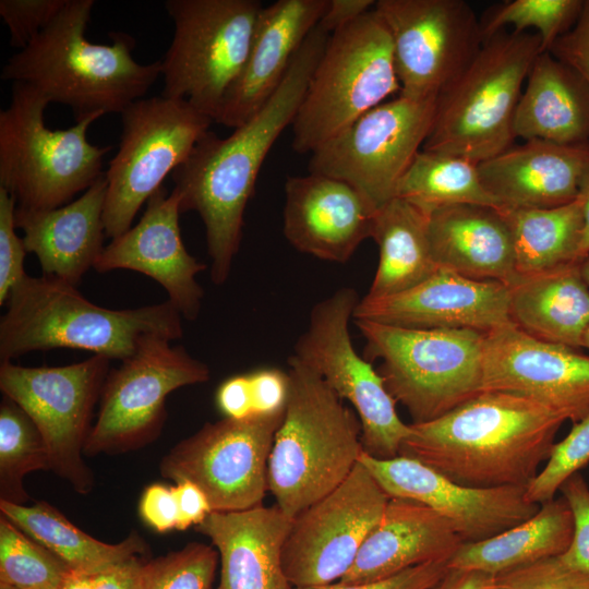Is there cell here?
<instances>
[{"instance_id":"obj_1","label":"cell","mask_w":589,"mask_h":589,"mask_svg":"<svg viewBox=\"0 0 589 589\" xmlns=\"http://www.w3.org/2000/svg\"><path fill=\"white\" fill-rule=\"evenodd\" d=\"M328 37L316 25L266 104L227 137L206 132L171 173L181 214L195 211L203 221L215 285L229 277L260 169L281 132L292 124Z\"/></svg>"},{"instance_id":"obj_2","label":"cell","mask_w":589,"mask_h":589,"mask_svg":"<svg viewBox=\"0 0 589 589\" xmlns=\"http://www.w3.org/2000/svg\"><path fill=\"white\" fill-rule=\"evenodd\" d=\"M565 421L524 396L483 390L437 419L411 423L399 455L470 488L527 486Z\"/></svg>"},{"instance_id":"obj_3","label":"cell","mask_w":589,"mask_h":589,"mask_svg":"<svg viewBox=\"0 0 589 589\" xmlns=\"http://www.w3.org/2000/svg\"><path fill=\"white\" fill-rule=\"evenodd\" d=\"M94 4L68 0L24 49L9 58L1 80L27 83L50 103L69 106L75 122L121 113L141 99L161 74V62H136L135 39L127 33H110V45L91 43L85 32Z\"/></svg>"},{"instance_id":"obj_4","label":"cell","mask_w":589,"mask_h":589,"mask_svg":"<svg viewBox=\"0 0 589 589\" xmlns=\"http://www.w3.org/2000/svg\"><path fill=\"white\" fill-rule=\"evenodd\" d=\"M5 305L0 320L1 361L35 350L72 348L122 362L153 340L172 341L183 334L182 315L170 301L107 309L47 275H26Z\"/></svg>"},{"instance_id":"obj_5","label":"cell","mask_w":589,"mask_h":589,"mask_svg":"<svg viewBox=\"0 0 589 589\" xmlns=\"http://www.w3.org/2000/svg\"><path fill=\"white\" fill-rule=\"evenodd\" d=\"M289 395L271 450L268 491L293 518L335 490L363 452L357 413L320 374L291 354Z\"/></svg>"},{"instance_id":"obj_6","label":"cell","mask_w":589,"mask_h":589,"mask_svg":"<svg viewBox=\"0 0 589 589\" xmlns=\"http://www.w3.org/2000/svg\"><path fill=\"white\" fill-rule=\"evenodd\" d=\"M541 52L536 33L504 29L484 40L469 67L437 96L421 149L479 164L513 146L522 86Z\"/></svg>"},{"instance_id":"obj_7","label":"cell","mask_w":589,"mask_h":589,"mask_svg":"<svg viewBox=\"0 0 589 589\" xmlns=\"http://www.w3.org/2000/svg\"><path fill=\"white\" fill-rule=\"evenodd\" d=\"M49 99L34 86L13 82L8 108L0 111V188L16 206L50 209L85 192L103 173L111 146L88 142V117L64 130H50L44 112Z\"/></svg>"},{"instance_id":"obj_8","label":"cell","mask_w":589,"mask_h":589,"mask_svg":"<svg viewBox=\"0 0 589 589\" xmlns=\"http://www.w3.org/2000/svg\"><path fill=\"white\" fill-rule=\"evenodd\" d=\"M353 322L365 340L364 358L382 361L377 372L412 423L437 419L483 392L485 333Z\"/></svg>"},{"instance_id":"obj_9","label":"cell","mask_w":589,"mask_h":589,"mask_svg":"<svg viewBox=\"0 0 589 589\" xmlns=\"http://www.w3.org/2000/svg\"><path fill=\"white\" fill-rule=\"evenodd\" d=\"M400 92L388 28L370 10L329 35L292 121V148L314 152Z\"/></svg>"},{"instance_id":"obj_10","label":"cell","mask_w":589,"mask_h":589,"mask_svg":"<svg viewBox=\"0 0 589 589\" xmlns=\"http://www.w3.org/2000/svg\"><path fill=\"white\" fill-rule=\"evenodd\" d=\"M172 41L161 62L166 98L185 99L214 121L247 60L257 0H167Z\"/></svg>"},{"instance_id":"obj_11","label":"cell","mask_w":589,"mask_h":589,"mask_svg":"<svg viewBox=\"0 0 589 589\" xmlns=\"http://www.w3.org/2000/svg\"><path fill=\"white\" fill-rule=\"evenodd\" d=\"M121 118L119 148L105 171L104 224L111 239L131 227L142 205L189 157L213 122L188 100L161 95L133 101Z\"/></svg>"},{"instance_id":"obj_12","label":"cell","mask_w":589,"mask_h":589,"mask_svg":"<svg viewBox=\"0 0 589 589\" xmlns=\"http://www.w3.org/2000/svg\"><path fill=\"white\" fill-rule=\"evenodd\" d=\"M359 301L353 288L341 287L314 304L293 356L350 402L361 423L363 452L390 459L399 456L410 424L398 417L396 401L380 373L352 345L349 323Z\"/></svg>"},{"instance_id":"obj_13","label":"cell","mask_w":589,"mask_h":589,"mask_svg":"<svg viewBox=\"0 0 589 589\" xmlns=\"http://www.w3.org/2000/svg\"><path fill=\"white\" fill-rule=\"evenodd\" d=\"M110 361L92 356L63 366L28 368L11 361L0 364L2 394L23 408L40 431L49 453L50 471L80 494L89 493L95 485L83 455Z\"/></svg>"},{"instance_id":"obj_14","label":"cell","mask_w":589,"mask_h":589,"mask_svg":"<svg viewBox=\"0 0 589 589\" xmlns=\"http://www.w3.org/2000/svg\"><path fill=\"white\" fill-rule=\"evenodd\" d=\"M170 342L153 340L118 369L110 370L84 446L85 456L128 453L154 442L167 417V396L180 387L209 380L206 363Z\"/></svg>"},{"instance_id":"obj_15","label":"cell","mask_w":589,"mask_h":589,"mask_svg":"<svg viewBox=\"0 0 589 589\" xmlns=\"http://www.w3.org/2000/svg\"><path fill=\"white\" fill-rule=\"evenodd\" d=\"M435 105L436 98L401 95L382 103L312 152L310 173L347 182L378 209L396 197L430 133Z\"/></svg>"},{"instance_id":"obj_16","label":"cell","mask_w":589,"mask_h":589,"mask_svg":"<svg viewBox=\"0 0 589 589\" xmlns=\"http://www.w3.org/2000/svg\"><path fill=\"white\" fill-rule=\"evenodd\" d=\"M284 412L207 422L163 457L159 472L175 483L196 484L212 512L262 505L268 491L271 450Z\"/></svg>"},{"instance_id":"obj_17","label":"cell","mask_w":589,"mask_h":589,"mask_svg":"<svg viewBox=\"0 0 589 589\" xmlns=\"http://www.w3.org/2000/svg\"><path fill=\"white\" fill-rule=\"evenodd\" d=\"M373 9L392 37L399 95L413 100L437 98L484 41L465 0H377Z\"/></svg>"},{"instance_id":"obj_18","label":"cell","mask_w":589,"mask_h":589,"mask_svg":"<svg viewBox=\"0 0 589 589\" xmlns=\"http://www.w3.org/2000/svg\"><path fill=\"white\" fill-rule=\"evenodd\" d=\"M389 498L358 461L342 483L294 516L281 551L290 585L303 588L339 581Z\"/></svg>"},{"instance_id":"obj_19","label":"cell","mask_w":589,"mask_h":589,"mask_svg":"<svg viewBox=\"0 0 589 589\" xmlns=\"http://www.w3.org/2000/svg\"><path fill=\"white\" fill-rule=\"evenodd\" d=\"M359 461L389 497L429 506L449 521L462 542L503 532L532 517L540 507L527 500L526 486H466L410 457L378 459L362 452Z\"/></svg>"},{"instance_id":"obj_20","label":"cell","mask_w":589,"mask_h":589,"mask_svg":"<svg viewBox=\"0 0 589 589\" xmlns=\"http://www.w3.org/2000/svg\"><path fill=\"white\" fill-rule=\"evenodd\" d=\"M482 390L524 396L575 423L589 412V356L512 322L485 333Z\"/></svg>"},{"instance_id":"obj_21","label":"cell","mask_w":589,"mask_h":589,"mask_svg":"<svg viewBox=\"0 0 589 589\" xmlns=\"http://www.w3.org/2000/svg\"><path fill=\"white\" fill-rule=\"evenodd\" d=\"M352 320L412 329H474L488 333L512 323L508 287L438 268L398 293L360 299Z\"/></svg>"},{"instance_id":"obj_22","label":"cell","mask_w":589,"mask_h":589,"mask_svg":"<svg viewBox=\"0 0 589 589\" xmlns=\"http://www.w3.org/2000/svg\"><path fill=\"white\" fill-rule=\"evenodd\" d=\"M180 214L178 195L159 188L148 199L140 220L104 248L94 268L99 273L130 269L153 278L164 287L179 313L195 321L204 297L196 275L206 265L185 249Z\"/></svg>"},{"instance_id":"obj_23","label":"cell","mask_w":589,"mask_h":589,"mask_svg":"<svg viewBox=\"0 0 589 589\" xmlns=\"http://www.w3.org/2000/svg\"><path fill=\"white\" fill-rule=\"evenodd\" d=\"M377 208L345 181L324 175L288 177L283 231L299 252L346 263L372 238Z\"/></svg>"},{"instance_id":"obj_24","label":"cell","mask_w":589,"mask_h":589,"mask_svg":"<svg viewBox=\"0 0 589 589\" xmlns=\"http://www.w3.org/2000/svg\"><path fill=\"white\" fill-rule=\"evenodd\" d=\"M327 3L328 0H278L262 9L244 65L225 95L215 122L236 129L266 104L318 24Z\"/></svg>"},{"instance_id":"obj_25","label":"cell","mask_w":589,"mask_h":589,"mask_svg":"<svg viewBox=\"0 0 589 589\" xmlns=\"http://www.w3.org/2000/svg\"><path fill=\"white\" fill-rule=\"evenodd\" d=\"M485 189L505 208H552L579 196L589 142L529 140L478 164Z\"/></svg>"},{"instance_id":"obj_26","label":"cell","mask_w":589,"mask_h":589,"mask_svg":"<svg viewBox=\"0 0 589 589\" xmlns=\"http://www.w3.org/2000/svg\"><path fill=\"white\" fill-rule=\"evenodd\" d=\"M107 179L104 173L73 202L50 209L16 206L15 227L24 232L27 252L34 253L44 275L74 287L94 267L104 250V207Z\"/></svg>"},{"instance_id":"obj_27","label":"cell","mask_w":589,"mask_h":589,"mask_svg":"<svg viewBox=\"0 0 589 589\" xmlns=\"http://www.w3.org/2000/svg\"><path fill=\"white\" fill-rule=\"evenodd\" d=\"M290 525L277 505L212 512L195 530L209 538L219 554L215 589H292L281 561Z\"/></svg>"},{"instance_id":"obj_28","label":"cell","mask_w":589,"mask_h":589,"mask_svg":"<svg viewBox=\"0 0 589 589\" xmlns=\"http://www.w3.org/2000/svg\"><path fill=\"white\" fill-rule=\"evenodd\" d=\"M462 543L449 521L429 506L390 497L350 570L339 581H373L421 564L449 561Z\"/></svg>"},{"instance_id":"obj_29","label":"cell","mask_w":589,"mask_h":589,"mask_svg":"<svg viewBox=\"0 0 589 589\" xmlns=\"http://www.w3.org/2000/svg\"><path fill=\"white\" fill-rule=\"evenodd\" d=\"M428 232L438 268L506 286L517 276L510 229L500 208L443 207L428 215Z\"/></svg>"},{"instance_id":"obj_30","label":"cell","mask_w":589,"mask_h":589,"mask_svg":"<svg viewBox=\"0 0 589 589\" xmlns=\"http://www.w3.org/2000/svg\"><path fill=\"white\" fill-rule=\"evenodd\" d=\"M514 133L525 141L589 142V84L548 51L537 56L526 80Z\"/></svg>"},{"instance_id":"obj_31","label":"cell","mask_w":589,"mask_h":589,"mask_svg":"<svg viewBox=\"0 0 589 589\" xmlns=\"http://www.w3.org/2000/svg\"><path fill=\"white\" fill-rule=\"evenodd\" d=\"M581 263L517 275L507 285L512 322L539 340L582 347L589 327V286Z\"/></svg>"},{"instance_id":"obj_32","label":"cell","mask_w":589,"mask_h":589,"mask_svg":"<svg viewBox=\"0 0 589 589\" xmlns=\"http://www.w3.org/2000/svg\"><path fill=\"white\" fill-rule=\"evenodd\" d=\"M573 536V516L560 496L540 504L529 519L495 536L464 542L448 561V568L496 575L543 558L560 556Z\"/></svg>"},{"instance_id":"obj_33","label":"cell","mask_w":589,"mask_h":589,"mask_svg":"<svg viewBox=\"0 0 589 589\" xmlns=\"http://www.w3.org/2000/svg\"><path fill=\"white\" fill-rule=\"evenodd\" d=\"M372 239L378 263L368 296L384 297L407 290L437 269L429 240L428 215L395 197L375 215Z\"/></svg>"},{"instance_id":"obj_34","label":"cell","mask_w":589,"mask_h":589,"mask_svg":"<svg viewBox=\"0 0 589 589\" xmlns=\"http://www.w3.org/2000/svg\"><path fill=\"white\" fill-rule=\"evenodd\" d=\"M0 513L23 532L59 556L79 574L96 576L134 556L148 557L146 541L132 531L115 544L99 541L73 525L49 503L20 505L0 500Z\"/></svg>"},{"instance_id":"obj_35","label":"cell","mask_w":589,"mask_h":589,"mask_svg":"<svg viewBox=\"0 0 589 589\" xmlns=\"http://www.w3.org/2000/svg\"><path fill=\"white\" fill-rule=\"evenodd\" d=\"M512 233L517 275L580 263L582 203L552 208H500Z\"/></svg>"},{"instance_id":"obj_36","label":"cell","mask_w":589,"mask_h":589,"mask_svg":"<svg viewBox=\"0 0 589 589\" xmlns=\"http://www.w3.org/2000/svg\"><path fill=\"white\" fill-rule=\"evenodd\" d=\"M396 197L409 202L426 215L460 204L502 207L483 185L478 164L459 156L423 149L399 181Z\"/></svg>"},{"instance_id":"obj_37","label":"cell","mask_w":589,"mask_h":589,"mask_svg":"<svg viewBox=\"0 0 589 589\" xmlns=\"http://www.w3.org/2000/svg\"><path fill=\"white\" fill-rule=\"evenodd\" d=\"M36 470H50L45 440L25 410L3 395L0 404V500L25 505L29 495L23 480Z\"/></svg>"},{"instance_id":"obj_38","label":"cell","mask_w":589,"mask_h":589,"mask_svg":"<svg viewBox=\"0 0 589 589\" xmlns=\"http://www.w3.org/2000/svg\"><path fill=\"white\" fill-rule=\"evenodd\" d=\"M585 0H507L486 9L480 20L483 39L513 26L515 33L536 29L542 52L578 22Z\"/></svg>"},{"instance_id":"obj_39","label":"cell","mask_w":589,"mask_h":589,"mask_svg":"<svg viewBox=\"0 0 589 589\" xmlns=\"http://www.w3.org/2000/svg\"><path fill=\"white\" fill-rule=\"evenodd\" d=\"M73 573L53 552L0 515V584L58 589Z\"/></svg>"},{"instance_id":"obj_40","label":"cell","mask_w":589,"mask_h":589,"mask_svg":"<svg viewBox=\"0 0 589 589\" xmlns=\"http://www.w3.org/2000/svg\"><path fill=\"white\" fill-rule=\"evenodd\" d=\"M219 554L213 545L191 542L182 549L148 558L142 589H215Z\"/></svg>"},{"instance_id":"obj_41","label":"cell","mask_w":589,"mask_h":589,"mask_svg":"<svg viewBox=\"0 0 589 589\" xmlns=\"http://www.w3.org/2000/svg\"><path fill=\"white\" fill-rule=\"evenodd\" d=\"M589 464V412L573 423L569 433L555 443L543 468L526 486L528 501L542 504L553 500L562 484Z\"/></svg>"},{"instance_id":"obj_42","label":"cell","mask_w":589,"mask_h":589,"mask_svg":"<svg viewBox=\"0 0 589 589\" xmlns=\"http://www.w3.org/2000/svg\"><path fill=\"white\" fill-rule=\"evenodd\" d=\"M489 589H589V576L553 556L491 575Z\"/></svg>"},{"instance_id":"obj_43","label":"cell","mask_w":589,"mask_h":589,"mask_svg":"<svg viewBox=\"0 0 589 589\" xmlns=\"http://www.w3.org/2000/svg\"><path fill=\"white\" fill-rule=\"evenodd\" d=\"M573 516V536L560 555L569 568L589 576V485L580 472L569 477L560 488Z\"/></svg>"},{"instance_id":"obj_44","label":"cell","mask_w":589,"mask_h":589,"mask_svg":"<svg viewBox=\"0 0 589 589\" xmlns=\"http://www.w3.org/2000/svg\"><path fill=\"white\" fill-rule=\"evenodd\" d=\"M68 0H0L10 45L24 49L64 8Z\"/></svg>"},{"instance_id":"obj_45","label":"cell","mask_w":589,"mask_h":589,"mask_svg":"<svg viewBox=\"0 0 589 589\" xmlns=\"http://www.w3.org/2000/svg\"><path fill=\"white\" fill-rule=\"evenodd\" d=\"M16 200L0 188V304L27 275L24 271L26 248L15 232Z\"/></svg>"},{"instance_id":"obj_46","label":"cell","mask_w":589,"mask_h":589,"mask_svg":"<svg viewBox=\"0 0 589 589\" xmlns=\"http://www.w3.org/2000/svg\"><path fill=\"white\" fill-rule=\"evenodd\" d=\"M448 570V561H436L410 567L382 579L365 582H334L325 586L292 589H434Z\"/></svg>"},{"instance_id":"obj_47","label":"cell","mask_w":589,"mask_h":589,"mask_svg":"<svg viewBox=\"0 0 589 589\" xmlns=\"http://www.w3.org/2000/svg\"><path fill=\"white\" fill-rule=\"evenodd\" d=\"M254 414H276L285 411L289 395L288 372L266 368L249 373Z\"/></svg>"},{"instance_id":"obj_48","label":"cell","mask_w":589,"mask_h":589,"mask_svg":"<svg viewBox=\"0 0 589 589\" xmlns=\"http://www.w3.org/2000/svg\"><path fill=\"white\" fill-rule=\"evenodd\" d=\"M139 512L143 521L157 532L178 530L179 510L173 485H148L141 496Z\"/></svg>"},{"instance_id":"obj_49","label":"cell","mask_w":589,"mask_h":589,"mask_svg":"<svg viewBox=\"0 0 589 589\" xmlns=\"http://www.w3.org/2000/svg\"><path fill=\"white\" fill-rule=\"evenodd\" d=\"M551 55L574 68L589 84V0L576 25L549 49Z\"/></svg>"},{"instance_id":"obj_50","label":"cell","mask_w":589,"mask_h":589,"mask_svg":"<svg viewBox=\"0 0 589 589\" xmlns=\"http://www.w3.org/2000/svg\"><path fill=\"white\" fill-rule=\"evenodd\" d=\"M216 405L225 418L245 419L253 416V399L249 373L224 381L216 393Z\"/></svg>"},{"instance_id":"obj_51","label":"cell","mask_w":589,"mask_h":589,"mask_svg":"<svg viewBox=\"0 0 589 589\" xmlns=\"http://www.w3.org/2000/svg\"><path fill=\"white\" fill-rule=\"evenodd\" d=\"M173 491L179 510L178 530L196 527L212 513L206 494L193 482H178Z\"/></svg>"},{"instance_id":"obj_52","label":"cell","mask_w":589,"mask_h":589,"mask_svg":"<svg viewBox=\"0 0 589 589\" xmlns=\"http://www.w3.org/2000/svg\"><path fill=\"white\" fill-rule=\"evenodd\" d=\"M148 558L134 556L94 576V589H142L144 565Z\"/></svg>"},{"instance_id":"obj_53","label":"cell","mask_w":589,"mask_h":589,"mask_svg":"<svg viewBox=\"0 0 589 589\" xmlns=\"http://www.w3.org/2000/svg\"><path fill=\"white\" fill-rule=\"evenodd\" d=\"M374 4L373 0H328L317 26L330 35L361 17Z\"/></svg>"},{"instance_id":"obj_54","label":"cell","mask_w":589,"mask_h":589,"mask_svg":"<svg viewBox=\"0 0 589 589\" xmlns=\"http://www.w3.org/2000/svg\"><path fill=\"white\" fill-rule=\"evenodd\" d=\"M490 579L481 572L448 568L434 589H489Z\"/></svg>"},{"instance_id":"obj_55","label":"cell","mask_w":589,"mask_h":589,"mask_svg":"<svg viewBox=\"0 0 589 589\" xmlns=\"http://www.w3.org/2000/svg\"><path fill=\"white\" fill-rule=\"evenodd\" d=\"M578 197L581 200L584 213V235L580 247V257L585 261L589 257V171L581 183Z\"/></svg>"},{"instance_id":"obj_56","label":"cell","mask_w":589,"mask_h":589,"mask_svg":"<svg viewBox=\"0 0 589 589\" xmlns=\"http://www.w3.org/2000/svg\"><path fill=\"white\" fill-rule=\"evenodd\" d=\"M58 589H94V576L73 573Z\"/></svg>"},{"instance_id":"obj_57","label":"cell","mask_w":589,"mask_h":589,"mask_svg":"<svg viewBox=\"0 0 589 589\" xmlns=\"http://www.w3.org/2000/svg\"><path fill=\"white\" fill-rule=\"evenodd\" d=\"M581 275L585 281L587 283V285L589 286V257H587L581 263Z\"/></svg>"},{"instance_id":"obj_58","label":"cell","mask_w":589,"mask_h":589,"mask_svg":"<svg viewBox=\"0 0 589 589\" xmlns=\"http://www.w3.org/2000/svg\"><path fill=\"white\" fill-rule=\"evenodd\" d=\"M582 347L589 349V327L587 328L584 339H582Z\"/></svg>"},{"instance_id":"obj_59","label":"cell","mask_w":589,"mask_h":589,"mask_svg":"<svg viewBox=\"0 0 589 589\" xmlns=\"http://www.w3.org/2000/svg\"><path fill=\"white\" fill-rule=\"evenodd\" d=\"M0 589H17V588L5 585V584H0Z\"/></svg>"}]
</instances>
